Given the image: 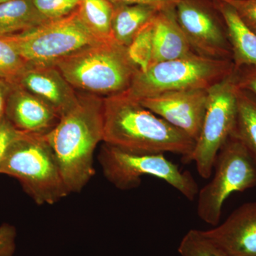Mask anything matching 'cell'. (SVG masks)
<instances>
[{
  "mask_svg": "<svg viewBox=\"0 0 256 256\" xmlns=\"http://www.w3.org/2000/svg\"><path fill=\"white\" fill-rule=\"evenodd\" d=\"M234 134L256 160V100L249 92L240 88L237 98L236 126Z\"/></svg>",
  "mask_w": 256,
  "mask_h": 256,
  "instance_id": "cell-20",
  "label": "cell"
},
{
  "mask_svg": "<svg viewBox=\"0 0 256 256\" xmlns=\"http://www.w3.org/2000/svg\"><path fill=\"white\" fill-rule=\"evenodd\" d=\"M77 11L82 21L96 36L101 40L114 38V5L109 0H82Z\"/></svg>",
  "mask_w": 256,
  "mask_h": 256,
  "instance_id": "cell-19",
  "label": "cell"
},
{
  "mask_svg": "<svg viewBox=\"0 0 256 256\" xmlns=\"http://www.w3.org/2000/svg\"><path fill=\"white\" fill-rule=\"evenodd\" d=\"M18 130L12 126L6 117L0 122V161L10 143L18 136Z\"/></svg>",
  "mask_w": 256,
  "mask_h": 256,
  "instance_id": "cell-28",
  "label": "cell"
},
{
  "mask_svg": "<svg viewBox=\"0 0 256 256\" xmlns=\"http://www.w3.org/2000/svg\"><path fill=\"white\" fill-rule=\"evenodd\" d=\"M12 84L0 80V122L5 117L8 97L11 92Z\"/></svg>",
  "mask_w": 256,
  "mask_h": 256,
  "instance_id": "cell-30",
  "label": "cell"
},
{
  "mask_svg": "<svg viewBox=\"0 0 256 256\" xmlns=\"http://www.w3.org/2000/svg\"><path fill=\"white\" fill-rule=\"evenodd\" d=\"M236 12L242 22L256 34V0H223Z\"/></svg>",
  "mask_w": 256,
  "mask_h": 256,
  "instance_id": "cell-25",
  "label": "cell"
},
{
  "mask_svg": "<svg viewBox=\"0 0 256 256\" xmlns=\"http://www.w3.org/2000/svg\"><path fill=\"white\" fill-rule=\"evenodd\" d=\"M48 21L32 0H10L0 4V38L30 31Z\"/></svg>",
  "mask_w": 256,
  "mask_h": 256,
  "instance_id": "cell-17",
  "label": "cell"
},
{
  "mask_svg": "<svg viewBox=\"0 0 256 256\" xmlns=\"http://www.w3.org/2000/svg\"><path fill=\"white\" fill-rule=\"evenodd\" d=\"M109 1L114 5H150L161 10L176 6L180 0H109Z\"/></svg>",
  "mask_w": 256,
  "mask_h": 256,
  "instance_id": "cell-29",
  "label": "cell"
},
{
  "mask_svg": "<svg viewBox=\"0 0 256 256\" xmlns=\"http://www.w3.org/2000/svg\"><path fill=\"white\" fill-rule=\"evenodd\" d=\"M77 92L106 98L129 90L137 66L114 38L90 45L55 64Z\"/></svg>",
  "mask_w": 256,
  "mask_h": 256,
  "instance_id": "cell-3",
  "label": "cell"
},
{
  "mask_svg": "<svg viewBox=\"0 0 256 256\" xmlns=\"http://www.w3.org/2000/svg\"><path fill=\"white\" fill-rule=\"evenodd\" d=\"M6 38L30 65L54 66L79 50L104 41L82 21L78 11ZM111 40V38H110Z\"/></svg>",
  "mask_w": 256,
  "mask_h": 256,
  "instance_id": "cell-8",
  "label": "cell"
},
{
  "mask_svg": "<svg viewBox=\"0 0 256 256\" xmlns=\"http://www.w3.org/2000/svg\"><path fill=\"white\" fill-rule=\"evenodd\" d=\"M14 84L45 101L60 117L78 101L79 92L66 80L55 66L28 64Z\"/></svg>",
  "mask_w": 256,
  "mask_h": 256,
  "instance_id": "cell-13",
  "label": "cell"
},
{
  "mask_svg": "<svg viewBox=\"0 0 256 256\" xmlns=\"http://www.w3.org/2000/svg\"><path fill=\"white\" fill-rule=\"evenodd\" d=\"M16 229L9 224L0 226V256H12L16 250Z\"/></svg>",
  "mask_w": 256,
  "mask_h": 256,
  "instance_id": "cell-26",
  "label": "cell"
},
{
  "mask_svg": "<svg viewBox=\"0 0 256 256\" xmlns=\"http://www.w3.org/2000/svg\"><path fill=\"white\" fill-rule=\"evenodd\" d=\"M175 12L195 54L214 60H232L226 26L212 0H180Z\"/></svg>",
  "mask_w": 256,
  "mask_h": 256,
  "instance_id": "cell-10",
  "label": "cell"
},
{
  "mask_svg": "<svg viewBox=\"0 0 256 256\" xmlns=\"http://www.w3.org/2000/svg\"><path fill=\"white\" fill-rule=\"evenodd\" d=\"M28 66L12 42L6 37L0 38V80L14 84Z\"/></svg>",
  "mask_w": 256,
  "mask_h": 256,
  "instance_id": "cell-23",
  "label": "cell"
},
{
  "mask_svg": "<svg viewBox=\"0 0 256 256\" xmlns=\"http://www.w3.org/2000/svg\"><path fill=\"white\" fill-rule=\"evenodd\" d=\"M0 174L16 178L38 205L70 194L52 148L42 134L18 131L0 161Z\"/></svg>",
  "mask_w": 256,
  "mask_h": 256,
  "instance_id": "cell-4",
  "label": "cell"
},
{
  "mask_svg": "<svg viewBox=\"0 0 256 256\" xmlns=\"http://www.w3.org/2000/svg\"><path fill=\"white\" fill-rule=\"evenodd\" d=\"M10 1V0H0V4L1 3L6 2Z\"/></svg>",
  "mask_w": 256,
  "mask_h": 256,
  "instance_id": "cell-31",
  "label": "cell"
},
{
  "mask_svg": "<svg viewBox=\"0 0 256 256\" xmlns=\"http://www.w3.org/2000/svg\"><path fill=\"white\" fill-rule=\"evenodd\" d=\"M5 117L20 132L46 136L60 116L45 101L16 84H12Z\"/></svg>",
  "mask_w": 256,
  "mask_h": 256,
  "instance_id": "cell-14",
  "label": "cell"
},
{
  "mask_svg": "<svg viewBox=\"0 0 256 256\" xmlns=\"http://www.w3.org/2000/svg\"><path fill=\"white\" fill-rule=\"evenodd\" d=\"M104 99L79 92L76 104L44 136L70 194L82 192L95 174L94 152L104 142Z\"/></svg>",
  "mask_w": 256,
  "mask_h": 256,
  "instance_id": "cell-2",
  "label": "cell"
},
{
  "mask_svg": "<svg viewBox=\"0 0 256 256\" xmlns=\"http://www.w3.org/2000/svg\"><path fill=\"white\" fill-rule=\"evenodd\" d=\"M238 90L236 70L208 89L201 132L190 158L203 178L212 176L218 152L235 132Z\"/></svg>",
  "mask_w": 256,
  "mask_h": 256,
  "instance_id": "cell-9",
  "label": "cell"
},
{
  "mask_svg": "<svg viewBox=\"0 0 256 256\" xmlns=\"http://www.w3.org/2000/svg\"><path fill=\"white\" fill-rule=\"evenodd\" d=\"M98 161L106 180L122 191L138 188L146 175L163 180L190 201L200 191L191 173L181 171L162 153L132 152L104 142Z\"/></svg>",
  "mask_w": 256,
  "mask_h": 256,
  "instance_id": "cell-6",
  "label": "cell"
},
{
  "mask_svg": "<svg viewBox=\"0 0 256 256\" xmlns=\"http://www.w3.org/2000/svg\"><path fill=\"white\" fill-rule=\"evenodd\" d=\"M223 16L235 70L256 66V34L242 22L236 10L223 0H212Z\"/></svg>",
  "mask_w": 256,
  "mask_h": 256,
  "instance_id": "cell-16",
  "label": "cell"
},
{
  "mask_svg": "<svg viewBox=\"0 0 256 256\" xmlns=\"http://www.w3.org/2000/svg\"><path fill=\"white\" fill-rule=\"evenodd\" d=\"M207 99L208 89H190L163 92L138 100L196 142L204 118Z\"/></svg>",
  "mask_w": 256,
  "mask_h": 256,
  "instance_id": "cell-11",
  "label": "cell"
},
{
  "mask_svg": "<svg viewBox=\"0 0 256 256\" xmlns=\"http://www.w3.org/2000/svg\"><path fill=\"white\" fill-rule=\"evenodd\" d=\"M153 22L154 48L150 66L193 53L176 20L175 6L160 10Z\"/></svg>",
  "mask_w": 256,
  "mask_h": 256,
  "instance_id": "cell-15",
  "label": "cell"
},
{
  "mask_svg": "<svg viewBox=\"0 0 256 256\" xmlns=\"http://www.w3.org/2000/svg\"><path fill=\"white\" fill-rule=\"evenodd\" d=\"M104 142L139 153L172 152L190 162L195 142L126 92L104 99Z\"/></svg>",
  "mask_w": 256,
  "mask_h": 256,
  "instance_id": "cell-1",
  "label": "cell"
},
{
  "mask_svg": "<svg viewBox=\"0 0 256 256\" xmlns=\"http://www.w3.org/2000/svg\"><path fill=\"white\" fill-rule=\"evenodd\" d=\"M159 11L150 5H114L112 37L120 44L129 46L138 32L152 21Z\"/></svg>",
  "mask_w": 256,
  "mask_h": 256,
  "instance_id": "cell-18",
  "label": "cell"
},
{
  "mask_svg": "<svg viewBox=\"0 0 256 256\" xmlns=\"http://www.w3.org/2000/svg\"><path fill=\"white\" fill-rule=\"evenodd\" d=\"M154 18L143 26L128 47L130 58L140 72L150 66L154 48Z\"/></svg>",
  "mask_w": 256,
  "mask_h": 256,
  "instance_id": "cell-21",
  "label": "cell"
},
{
  "mask_svg": "<svg viewBox=\"0 0 256 256\" xmlns=\"http://www.w3.org/2000/svg\"><path fill=\"white\" fill-rule=\"evenodd\" d=\"M235 70L233 60L206 58L195 54L153 64L139 72L126 92L133 98L190 89H208Z\"/></svg>",
  "mask_w": 256,
  "mask_h": 256,
  "instance_id": "cell-5",
  "label": "cell"
},
{
  "mask_svg": "<svg viewBox=\"0 0 256 256\" xmlns=\"http://www.w3.org/2000/svg\"><path fill=\"white\" fill-rule=\"evenodd\" d=\"M180 256H230L205 236L203 230L191 229L178 248Z\"/></svg>",
  "mask_w": 256,
  "mask_h": 256,
  "instance_id": "cell-22",
  "label": "cell"
},
{
  "mask_svg": "<svg viewBox=\"0 0 256 256\" xmlns=\"http://www.w3.org/2000/svg\"><path fill=\"white\" fill-rule=\"evenodd\" d=\"M214 171L212 180L198 191L196 210L200 220L216 226L229 196L256 186V160L234 133L218 152Z\"/></svg>",
  "mask_w": 256,
  "mask_h": 256,
  "instance_id": "cell-7",
  "label": "cell"
},
{
  "mask_svg": "<svg viewBox=\"0 0 256 256\" xmlns=\"http://www.w3.org/2000/svg\"><path fill=\"white\" fill-rule=\"evenodd\" d=\"M82 0H32L36 10L48 20L68 16L78 10Z\"/></svg>",
  "mask_w": 256,
  "mask_h": 256,
  "instance_id": "cell-24",
  "label": "cell"
},
{
  "mask_svg": "<svg viewBox=\"0 0 256 256\" xmlns=\"http://www.w3.org/2000/svg\"><path fill=\"white\" fill-rule=\"evenodd\" d=\"M236 70L237 85L256 100V66H246Z\"/></svg>",
  "mask_w": 256,
  "mask_h": 256,
  "instance_id": "cell-27",
  "label": "cell"
},
{
  "mask_svg": "<svg viewBox=\"0 0 256 256\" xmlns=\"http://www.w3.org/2000/svg\"><path fill=\"white\" fill-rule=\"evenodd\" d=\"M204 234L230 256H256V202L244 204Z\"/></svg>",
  "mask_w": 256,
  "mask_h": 256,
  "instance_id": "cell-12",
  "label": "cell"
}]
</instances>
